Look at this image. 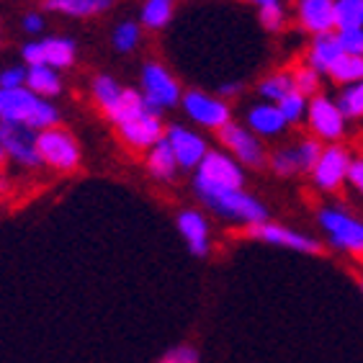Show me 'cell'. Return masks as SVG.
I'll return each mask as SVG.
<instances>
[{"label":"cell","mask_w":363,"mask_h":363,"mask_svg":"<svg viewBox=\"0 0 363 363\" xmlns=\"http://www.w3.org/2000/svg\"><path fill=\"white\" fill-rule=\"evenodd\" d=\"M247 238L263 240V242H271V245H281V247H289V250L307 252V255H320L322 252V245L315 238L299 235V232L281 227V224H268V222L250 224L247 227Z\"/></svg>","instance_id":"obj_10"},{"label":"cell","mask_w":363,"mask_h":363,"mask_svg":"<svg viewBox=\"0 0 363 363\" xmlns=\"http://www.w3.org/2000/svg\"><path fill=\"white\" fill-rule=\"evenodd\" d=\"M307 121H309V129L315 132L317 140L337 142L342 134H345V116L340 113L335 101L328 96L309 98Z\"/></svg>","instance_id":"obj_7"},{"label":"cell","mask_w":363,"mask_h":363,"mask_svg":"<svg viewBox=\"0 0 363 363\" xmlns=\"http://www.w3.org/2000/svg\"><path fill=\"white\" fill-rule=\"evenodd\" d=\"M119 129H121V137L132 147H140V150H147V147L157 145L162 140V121L152 111H145L137 119L121 124Z\"/></svg>","instance_id":"obj_15"},{"label":"cell","mask_w":363,"mask_h":363,"mask_svg":"<svg viewBox=\"0 0 363 363\" xmlns=\"http://www.w3.org/2000/svg\"><path fill=\"white\" fill-rule=\"evenodd\" d=\"M196 194L211 211H217L219 217L235 219V222L250 224L266 222L268 211L255 196L245 194L242 189H211V186H196Z\"/></svg>","instance_id":"obj_2"},{"label":"cell","mask_w":363,"mask_h":363,"mask_svg":"<svg viewBox=\"0 0 363 363\" xmlns=\"http://www.w3.org/2000/svg\"><path fill=\"white\" fill-rule=\"evenodd\" d=\"M0 150L8 152L13 160H18L21 165H39V152H36V134L34 129L21 124H8L0 121Z\"/></svg>","instance_id":"obj_12"},{"label":"cell","mask_w":363,"mask_h":363,"mask_svg":"<svg viewBox=\"0 0 363 363\" xmlns=\"http://www.w3.org/2000/svg\"><path fill=\"white\" fill-rule=\"evenodd\" d=\"M142 88H145V106L152 113H157L160 108H168L181 101V85L170 75L162 65L150 62L142 70Z\"/></svg>","instance_id":"obj_5"},{"label":"cell","mask_w":363,"mask_h":363,"mask_svg":"<svg viewBox=\"0 0 363 363\" xmlns=\"http://www.w3.org/2000/svg\"><path fill=\"white\" fill-rule=\"evenodd\" d=\"M291 80H294V91L301 93L304 98H315L320 96V72L315 67H309V65H301L296 70L291 72Z\"/></svg>","instance_id":"obj_29"},{"label":"cell","mask_w":363,"mask_h":363,"mask_svg":"<svg viewBox=\"0 0 363 363\" xmlns=\"http://www.w3.org/2000/svg\"><path fill=\"white\" fill-rule=\"evenodd\" d=\"M21 83H26V70L23 67H8L0 72V88L11 91V88H21Z\"/></svg>","instance_id":"obj_37"},{"label":"cell","mask_w":363,"mask_h":363,"mask_svg":"<svg viewBox=\"0 0 363 363\" xmlns=\"http://www.w3.org/2000/svg\"><path fill=\"white\" fill-rule=\"evenodd\" d=\"M294 152H296V162H299V173L301 170H312L315 162L320 160L322 145L317 140H301L299 145L294 147Z\"/></svg>","instance_id":"obj_33"},{"label":"cell","mask_w":363,"mask_h":363,"mask_svg":"<svg viewBox=\"0 0 363 363\" xmlns=\"http://www.w3.org/2000/svg\"><path fill=\"white\" fill-rule=\"evenodd\" d=\"M23 28H26L28 34H39V31H42V18H39V16H26V18H23Z\"/></svg>","instance_id":"obj_40"},{"label":"cell","mask_w":363,"mask_h":363,"mask_svg":"<svg viewBox=\"0 0 363 363\" xmlns=\"http://www.w3.org/2000/svg\"><path fill=\"white\" fill-rule=\"evenodd\" d=\"M121 91H124V88H119V85H116V80H111V77H106V75L98 77L96 85H93V93H96L98 104L104 106L106 111H108V108L119 101Z\"/></svg>","instance_id":"obj_32"},{"label":"cell","mask_w":363,"mask_h":363,"mask_svg":"<svg viewBox=\"0 0 363 363\" xmlns=\"http://www.w3.org/2000/svg\"><path fill=\"white\" fill-rule=\"evenodd\" d=\"M291 91H294L291 72H273V75H268L266 80L258 85V93L266 98L268 104H279L281 98L289 96Z\"/></svg>","instance_id":"obj_26"},{"label":"cell","mask_w":363,"mask_h":363,"mask_svg":"<svg viewBox=\"0 0 363 363\" xmlns=\"http://www.w3.org/2000/svg\"><path fill=\"white\" fill-rule=\"evenodd\" d=\"M335 39L342 55L363 57V28H340Z\"/></svg>","instance_id":"obj_31"},{"label":"cell","mask_w":363,"mask_h":363,"mask_svg":"<svg viewBox=\"0 0 363 363\" xmlns=\"http://www.w3.org/2000/svg\"><path fill=\"white\" fill-rule=\"evenodd\" d=\"M242 91V85L240 83H227L219 88V93H222V98H232V96H238V93Z\"/></svg>","instance_id":"obj_41"},{"label":"cell","mask_w":363,"mask_h":363,"mask_svg":"<svg viewBox=\"0 0 363 363\" xmlns=\"http://www.w3.org/2000/svg\"><path fill=\"white\" fill-rule=\"evenodd\" d=\"M361 289H363V284H361Z\"/></svg>","instance_id":"obj_44"},{"label":"cell","mask_w":363,"mask_h":363,"mask_svg":"<svg viewBox=\"0 0 363 363\" xmlns=\"http://www.w3.org/2000/svg\"><path fill=\"white\" fill-rule=\"evenodd\" d=\"M345 178H348L350 186H353V189L363 196V157H358V160H350L348 175H345Z\"/></svg>","instance_id":"obj_39"},{"label":"cell","mask_w":363,"mask_h":363,"mask_svg":"<svg viewBox=\"0 0 363 363\" xmlns=\"http://www.w3.org/2000/svg\"><path fill=\"white\" fill-rule=\"evenodd\" d=\"M26 85L28 91L34 93V96H57L60 93V77H57V72L52 70V67H47V65H36V67H28L26 72Z\"/></svg>","instance_id":"obj_22"},{"label":"cell","mask_w":363,"mask_h":363,"mask_svg":"<svg viewBox=\"0 0 363 363\" xmlns=\"http://www.w3.org/2000/svg\"><path fill=\"white\" fill-rule=\"evenodd\" d=\"M145 111H150V108L145 106V98H142L137 91H132V88H124L121 96H119V101H116V104H113L106 113L116 121V126H121V124H126V121L142 116Z\"/></svg>","instance_id":"obj_19"},{"label":"cell","mask_w":363,"mask_h":363,"mask_svg":"<svg viewBox=\"0 0 363 363\" xmlns=\"http://www.w3.org/2000/svg\"><path fill=\"white\" fill-rule=\"evenodd\" d=\"M328 75L340 85H350L363 80V57H350V55H340L335 62L330 65Z\"/></svg>","instance_id":"obj_23"},{"label":"cell","mask_w":363,"mask_h":363,"mask_svg":"<svg viewBox=\"0 0 363 363\" xmlns=\"http://www.w3.org/2000/svg\"><path fill=\"white\" fill-rule=\"evenodd\" d=\"M271 165L273 170L279 175H294L299 173V162H296V152H294V147H286V150H279V152L271 157Z\"/></svg>","instance_id":"obj_36"},{"label":"cell","mask_w":363,"mask_h":363,"mask_svg":"<svg viewBox=\"0 0 363 363\" xmlns=\"http://www.w3.org/2000/svg\"><path fill=\"white\" fill-rule=\"evenodd\" d=\"M36 152L39 160L57 170H72L80 162V147L65 129H44L36 134Z\"/></svg>","instance_id":"obj_3"},{"label":"cell","mask_w":363,"mask_h":363,"mask_svg":"<svg viewBox=\"0 0 363 363\" xmlns=\"http://www.w3.org/2000/svg\"><path fill=\"white\" fill-rule=\"evenodd\" d=\"M247 3H252V6L263 8V6H271V3H279V0H247Z\"/></svg>","instance_id":"obj_42"},{"label":"cell","mask_w":363,"mask_h":363,"mask_svg":"<svg viewBox=\"0 0 363 363\" xmlns=\"http://www.w3.org/2000/svg\"><path fill=\"white\" fill-rule=\"evenodd\" d=\"M183 108L189 113L196 124L209 126V129H222L224 124H230L232 111L227 101H219V98L209 96V93L201 91H189L183 96Z\"/></svg>","instance_id":"obj_9"},{"label":"cell","mask_w":363,"mask_h":363,"mask_svg":"<svg viewBox=\"0 0 363 363\" xmlns=\"http://www.w3.org/2000/svg\"><path fill=\"white\" fill-rule=\"evenodd\" d=\"M173 18V0H147L142 8V21L147 28H162Z\"/></svg>","instance_id":"obj_28"},{"label":"cell","mask_w":363,"mask_h":363,"mask_svg":"<svg viewBox=\"0 0 363 363\" xmlns=\"http://www.w3.org/2000/svg\"><path fill=\"white\" fill-rule=\"evenodd\" d=\"M307 106H309V98H304L301 93L291 91L289 96H284L276 104V108L281 111V116H284V121L286 124H299L304 116H307Z\"/></svg>","instance_id":"obj_30"},{"label":"cell","mask_w":363,"mask_h":363,"mask_svg":"<svg viewBox=\"0 0 363 363\" xmlns=\"http://www.w3.org/2000/svg\"><path fill=\"white\" fill-rule=\"evenodd\" d=\"M111 6V0H47V11H60L67 16H93Z\"/></svg>","instance_id":"obj_24"},{"label":"cell","mask_w":363,"mask_h":363,"mask_svg":"<svg viewBox=\"0 0 363 363\" xmlns=\"http://www.w3.org/2000/svg\"><path fill=\"white\" fill-rule=\"evenodd\" d=\"M42 47V65L47 67H70L72 60H75V44L70 39H47V42H39Z\"/></svg>","instance_id":"obj_21"},{"label":"cell","mask_w":363,"mask_h":363,"mask_svg":"<svg viewBox=\"0 0 363 363\" xmlns=\"http://www.w3.org/2000/svg\"><path fill=\"white\" fill-rule=\"evenodd\" d=\"M296 16L309 34L320 36L335 31V0H299Z\"/></svg>","instance_id":"obj_14"},{"label":"cell","mask_w":363,"mask_h":363,"mask_svg":"<svg viewBox=\"0 0 363 363\" xmlns=\"http://www.w3.org/2000/svg\"><path fill=\"white\" fill-rule=\"evenodd\" d=\"M160 363H199V353L191 345H181V348L170 350Z\"/></svg>","instance_id":"obj_38"},{"label":"cell","mask_w":363,"mask_h":363,"mask_svg":"<svg viewBox=\"0 0 363 363\" xmlns=\"http://www.w3.org/2000/svg\"><path fill=\"white\" fill-rule=\"evenodd\" d=\"M147 168H150V173H152L155 178H160V181H168V178H173L175 175L178 162H175V155H173V150H170V145H168L165 137H162L157 145L150 147Z\"/></svg>","instance_id":"obj_20"},{"label":"cell","mask_w":363,"mask_h":363,"mask_svg":"<svg viewBox=\"0 0 363 363\" xmlns=\"http://www.w3.org/2000/svg\"><path fill=\"white\" fill-rule=\"evenodd\" d=\"M196 186H211V189H242L245 173L230 155L206 152L196 170Z\"/></svg>","instance_id":"obj_6"},{"label":"cell","mask_w":363,"mask_h":363,"mask_svg":"<svg viewBox=\"0 0 363 363\" xmlns=\"http://www.w3.org/2000/svg\"><path fill=\"white\" fill-rule=\"evenodd\" d=\"M178 230H181L183 240L189 242V250L196 258H203L209 252V224L199 211H181L178 214Z\"/></svg>","instance_id":"obj_16"},{"label":"cell","mask_w":363,"mask_h":363,"mask_svg":"<svg viewBox=\"0 0 363 363\" xmlns=\"http://www.w3.org/2000/svg\"><path fill=\"white\" fill-rule=\"evenodd\" d=\"M335 28H363V0H335Z\"/></svg>","instance_id":"obj_27"},{"label":"cell","mask_w":363,"mask_h":363,"mask_svg":"<svg viewBox=\"0 0 363 363\" xmlns=\"http://www.w3.org/2000/svg\"><path fill=\"white\" fill-rule=\"evenodd\" d=\"M340 47H337V39L335 34H320L312 39V47H309V55H307V65L309 67H315L317 72H328L330 65L335 62L337 57H340Z\"/></svg>","instance_id":"obj_18"},{"label":"cell","mask_w":363,"mask_h":363,"mask_svg":"<svg viewBox=\"0 0 363 363\" xmlns=\"http://www.w3.org/2000/svg\"><path fill=\"white\" fill-rule=\"evenodd\" d=\"M219 140L222 145L230 150L240 162L245 165H250V168H263L266 165V150H263V142L250 132V129H245V126L235 124H224L219 129Z\"/></svg>","instance_id":"obj_8"},{"label":"cell","mask_w":363,"mask_h":363,"mask_svg":"<svg viewBox=\"0 0 363 363\" xmlns=\"http://www.w3.org/2000/svg\"><path fill=\"white\" fill-rule=\"evenodd\" d=\"M170 150L175 155V162L181 168H199V162L203 160V155L209 152L206 150V142L203 137H199L196 132L186 129V126H170L168 134H165Z\"/></svg>","instance_id":"obj_13"},{"label":"cell","mask_w":363,"mask_h":363,"mask_svg":"<svg viewBox=\"0 0 363 363\" xmlns=\"http://www.w3.org/2000/svg\"><path fill=\"white\" fill-rule=\"evenodd\" d=\"M137 42H140V26L137 23L126 21L113 31V44H116L119 52H132L137 47Z\"/></svg>","instance_id":"obj_34"},{"label":"cell","mask_w":363,"mask_h":363,"mask_svg":"<svg viewBox=\"0 0 363 363\" xmlns=\"http://www.w3.org/2000/svg\"><path fill=\"white\" fill-rule=\"evenodd\" d=\"M247 126L255 137H279L289 124L284 121L276 104H258L247 111Z\"/></svg>","instance_id":"obj_17"},{"label":"cell","mask_w":363,"mask_h":363,"mask_svg":"<svg viewBox=\"0 0 363 363\" xmlns=\"http://www.w3.org/2000/svg\"><path fill=\"white\" fill-rule=\"evenodd\" d=\"M340 113L348 119H361L363 116V80L358 83H350V85H342L340 98L335 101Z\"/></svg>","instance_id":"obj_25"},{"label":"cell","mask_w":363,"mask_h":363,"mask_svg":"<svg viewBox=\"0 0 363 363\" xmlns=\"http://www.w3.org/2000/svg\"><path fill=\"white\" fill-rule=\"evenodd\" d=\"M348 165H350V155L345 147H340V145L322 147L320 160H317L315 168H312L315 183L322 191L340 189L342 181H345V175H348Z\"/></svg>","instance_id":"obj_11"},{"label":"cell","mask_w":363,"mask_h":363,"mask_svg":"<svg viewBox=\"0 0 363 363\" xmlns=\"http://www.w3.org/2000/svg\"><path fill=\"white\" fill-rule=\"evenodd\" d=\"M260 11V23H263V28L266 31H281L284 28V23H286V13H284V6L279 3H271V6H263L258 8Z\"/></svg>","instance_id":"obj_35"},{"label":"cell","mask_w":363,"mask_h":363,"mask_svg":"<svg viewBox=\"0 0 363 363\" xmlns=\"http://www.w3.org/2000/svg\"><path fill=\"white\" fill-rule=\"evenodd\" d=\"M320 227L328 232L330 242L335 247L363 258V222H358L356 217H350L340 209H322Z\"/></svg>","instance_id":"obj_4"},{"label":"cell","mask_w":363,"mask_h":363,"mask_svg":"<svg viewBox=\"0 0 363 363\" xmlns=\"http://www.w3.org/2000/svg\"><path fill=\"white\" fill-rule=\"evenodd\" d=\"M3 157H6V152H3V150H0V162H3Z\"/></svg>","instance_id":"obj_43"},{"label":"cell","mask_w":363,"mask_h":363,"mask_svg":"<svg viewBox=\"0 0 363 363\" xmlns=\"http://www.w3.org/2000/svg\"><path fill=\"white\" fill-rule=\"evenodd\" d=\"M57 108L26 88H0V121L21 124L28 129H52L57 124Z\"/></svg>","instance_id":"obj_1"}]
</instances>
